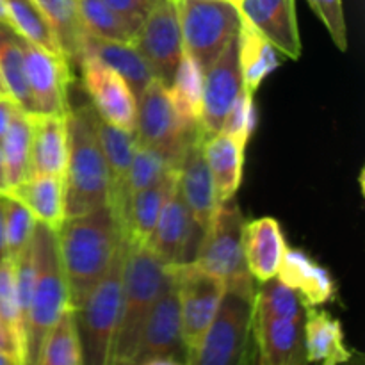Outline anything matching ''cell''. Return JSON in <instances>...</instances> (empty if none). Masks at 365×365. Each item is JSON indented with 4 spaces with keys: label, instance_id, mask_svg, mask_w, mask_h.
Here are the masks:
<instances>
[{
    "label": "cell",
    "instance_id": "6da1fadb",
    "mask_svg": "<svg viewBox=\"0 0 365 365\" xmlns=\"http://www.w3.org/2000/svg\"><path fill=\"white\" fill-rule=\"evenodd\" d=\"M121 242V232L107 205L64 220L57 230V246L71 309H78L102 282Z\"/></svg>",
    "mask_w": 365,
    "mask_h": 365
},
{
    "label": "cell",
    "instance_id": "7a4b0ae2",
    "mask_svg": "<svg viewBox=\"0 0 365 365\" xmlns=\"http://www.w3.org/2000/svg\"><path fill=\"white\" fill-rule=\"evenodd\" d=\"M173 278L168 267L146 246L125 242L120 312L109 365H132L143 327L160 292Z\"/></svg>",
    "mask_w": 365,
    "mask_h": 365
},
{
    "label": "cell",
    "instance_id": "3957f363",
    "mask_svg": "<svg viewBox=\"0 0 365 365\" xmlns=\"http://www.w3.org/2000/svg\"><path fill=\"white\" fill-rule=\"evenodd\" d=\"M93 118V107L66 113L68 163L63 175L66 217L93 212L109 202V173Z\"/></svg>",
    "mask_w": 365,
    "mask_h": 365
},
{
    "label": "cell",
    "instance_id": "277c9868",
    "mask_svg": "<svg viewBox=\"0 0 365 365\" xmlns=\"http://www.w3.org/2000/svg\"><path fill=\"white\" fill-rule=\"evenodd\" d=\"M32 250L36 269L25 319V364L38 365L43 339L63 310L70 307V298L57 246V232L36 221Z\"/></svg>",
    "mask_w": 365,
    "mask_h": 365
},
{
    "label": "cell",
    "instance_id": "5b68a950",
    "mask_svg": "<svg viewBox=\"0 0 365 365\" xmlns=\"http://www.w3.org/2000/svg\"><path fill=\"white\" fill-rule=\"evenodd\" d=\"M245 214L232 200L221 203L203 234L192 262L200 269L221 278L227 289L255 294V280L246 267L242 252Z\"/></svg>",
    "mask_w": 365,
    "mask_h": 365
},
{
    "label": "cell",
    "instance_id": "8992f818",
    "mask_svg": "<svg viewBox=\"0 0 365 365\" xmlns=\"http://www.w3.org/2000/svg\"><path fill=\"white\" fill-rule=\"evenodd\" d=\"M125 241L118 248L106 277L89 292L75 310L78 339H81L82 365H109L120 312L121 277H123Z\"/></svg>",
    "mask_w": 365,
    "mask_h": 365
},
{
    "label": "cell",
    "instance_id": "52a82bcc",
    "mask_svg": "<svg viewBox=\"0 0 365 365\" xmlns=\"http://www.w3.org/2000/svg\"><path fill=\"white\" fill-rule=\"evenodd\" d=\"M253 294L227 289L212 323L189 359V365H241L252 362Z\"/></svg>",
    "mask_w": 365,
    "mask_h": 365
},
{
    "label": "cell",
    "instance_id": "ba28073f",
    "mask_svg": "<svg viewBox=\"0 0 365 365\" xmlns=\"http://www.w3.org/2000/svg\"><path fill=\"white\" fill-rule=\"evenodd\" d=\"M184 52L203 71L239 34L242 16L230 0H177Z\"/></svg>",
    "mask_w": 365,
    "mask_h": 365
},
{
    "label": "cell",
    "instance_id": "9c48e42d",
    "mask_svg": "<svg viewBox=\"0 0 365 365\" xmlns=\"http://www.w3.org/2000/svg\"><path fill=\"white\" fill-rule=\"evenodd\" d=\"M200 128H189L175 110L168 95L166 86L153 78L138 96L135 110V143L166 157L175 168L180 164L182 155Z\"/></svg>",
    "mask_w": 365,
    "mask_h": 365
},
{
    "label": "cell",
    "instance_id": "30bf717a",
    "mask_svg": "<svg viewBox=\"0 0 365 365\" xmlns=\"http://www.w3.org/2000/svg\"><path fill=\"white\" fill-rule=\"evenodd\" d=\"M173 274L189 364V359L216 316L221 298L227 291V284L221 278L200 269L195 262L175 266Z\"/></svg>",
    "mask_w": 365,
    "mask_h": 365
},
{
    "label": "cell",
    "instance_id": "8fae6325",
    "mask_svg": "<svg viewBox=\"0 0 365 365\" xmlns=\"http://www.w3.org/2000/svg\"><path fill=\"white\" fill-rule=\"evenodd\" d=\"M187 364V348L180 323L175 274L166 285L143 327L132 365H180Z\"/></svg>",
    "mask_w": 365,
    "mask_h": 365
},
{
    "label": "cell",
    "instance_id": "7c38bea8",
    "mask_svg": "<svg viewBox=\"0 0 365 365\" xmlns=\"http://www.w3.org/2000/svg\"><path fill=\"white\" fill-rule=\"evenodd\" d=\"M153 77L168 86L184 56L177 0H159L132 38Z\"/></svg>",
    "mask_w": 365,
    "mask_h": 365
},
{
    "label": "cell",
    "instance_id": "4fadbf2b",
    "mask_svg": "<svg viewBox=\"0 0 365 365\" xmlns=\"http://www.w3.org/2000/svg\"><path fill=\"white\" fill-rule=\"evenodd\" d=\"M78 64L95 113L114 127L134 132L138 98L127 81L91 53H81Z\"/></svg>",
    "mask_w": 365,
    "mask_h": 365
},
{
    "label": "cell",
    "instance_id": "5bb4252c",
    "mask_svg": "<svg viewBox=\"0 0 365 365\" xmlns=\"http://www.w3.org/2000/svg\"><path fill=\"white\" fill-rule=\"evenodd\" d=\"M205 232L196 225L177 187L160 210L146 248L168 267L182 266L195 260Z\"/></svg>",
    "mask_w": 365,
    "mask_h": 365
},
{
    "label": "cell",
    "instance_id": "9a60e30c",
    "mask_svg": "<svg viewBox=\"0 0 365 365\" xmlns=\"http://www.w3.org/2000/svg\"><path fill=\"white\" fill-rule=\"evenodd\" d=\"M245 88L239 64V34L203 71L202 132L205 138L221 132L228 110Z\"/></svg>",
    "mask_w": 365,
    "mask_h": 365
},
{
    "label": "cell",
    "instance_id": "2e32d148",
    "mask_svg": "<svg viewBox=\"0 0 365 365\" xmlns=\"http://www.w3.org/2000/svg\"><path fill=\"white\" fill-rule=\"evenodd\" d=\"M18 38L24 52L25 75L36 114L64 116L68 113L66 86L70 63L66 57L48 52L24 36L18 34Z\"/></svg>",
    "mask_w": 365,
    "mask_h": 365
},
{
    "label": "cell",
    "instance_id": "e0dca14e",
    "mask_svg": "<svg viewBox=\"0 0 365 365\" xmlns=\"http://www.w3.org/2000/svg\"><path fill=\"white\" fill-rule=\"evenodd\" d=\"M93 121H95V130L98 135L100 146H102L103 157H106L107 173H109V202H107V207L113 212L118 228L121 232V237H123L128 202H130L128 171H130L132 157H134L138 143H135L134 132L123 130V128L107 123L96 113Z\"/></svg>",
    "mask_w": 365,
    "mask_h": 365
},
{
    "label": "cell",
    "instance_id": "ac0fdd59",
    "mask_svg": "<svg viewBox=\"0 0 365 365\" xmlns=\"http://www.w3.org/2000/svg\"><path fill=\"white\" fill-rule=\"evenodd\" d=\"M242 20L289 59L302 57L296 0H235Z\"/></svg>",
    "mask_w": 365,
    "mask_h": 365
},
{
    "label": "cell",
    "instance_id": "d6986e66",
    "mask_svg": "<svg viewBox=\"0 0 365 365\" xmlns=\"http://www.w3.org/2000/svg\"><path fill=\"white\" fill-rule=\"evenodd\" d=\"M205 139L207 138L203 134L196 135L187 145L177 168L178 191H180L192 220L203 232H207L217 207H220L216 202L214 182L210 177L209 166H207L205 153H203Z\"/></svg>",
    "mask_w": 365,
    "mask_h": 365
},
{
    "label": "cell",
    "instance_id": "ffe728a7",
    "mask_svg": "<svg viewBox=\"0 0 365 365\" xmlns=\"http://www.w3.org/2000/svg\"><path fill=\"white\" fill-rule=\"evenodd\" d=\"M305 314L285 319H253V348L264 365L305 364L303 348Z\"/></svg>",
    "mask_w": 365,
    "mask_h": 365
},
{
    "label": "cell",
    "instance_id": "44dd1931",
    "mask_svg": "<svg viewBox=\"0 0 365 365\" xmlns=\"http://www.w3.org/2000/svg\"><path fill=\"white\" fill-rule=\"evenodd\" d=\"M242 252L246 267L257 284L277 277L287 252L280 223L269 216L246 221L242 228Z\"/></svg>",
    "mask_w": 365,
    "mask_h": 365
},
{
    "label": "cell",
    "instance_id": "7402d4cb",
    "mask_svg": "<svg viewBox=\"0 0 365 365\" xmlns=\"http://www.w3.org/2000/svg\"><path fill=\"white\" fill-rule=\"evenodd\" d=\"M66 163V114L64 116H57V114H32L29 175H64Z\"/></svg>",
    "mask_w": 365,
    "mask_h": 365
},
{
    "label": "cell",
    "instance_id": "603a6c76",
    "mask_svg": "<svg viewBox=\"0 0 365 365\" xmlns=\"http://www.w3.org/2000/svg\"><path fill=\"white\" fill-rule=\"evenodd\" d=\"M245 152V143L225 132H217L203 143V153L214 182L217 205L234 200L235 192L241 187Z\"/></svg>",
    "mask_w": 365,
    "mask_h": 365
},
{
    "label": "cell",
    "instance_id": "cb8c5ba5",
    "mask_svg": "<svg viewBox=\"0 0 365 365\" xmlns=\"http://www.w3.org/2000/svg\"><path fill=\"white\" fill-rule=\"evenodd\" d=\"M7 192L20 200L36 221L52 230H59L66 220L63 175H29Z\"/></svg>",
    "mask_w": 365,
    "mask_h": 365
},
{
    "label": "cell",
    "instance_id": "d4e9b609",
    "mask_svg": "<svg viewBox=\"0 0 365 365\" xmlns=\"http://www.w3.org/2000/svg\"><path fill=\"white\" fill-rule=\"evenodd\" d=\"M305 362L337 365L351 360L341 323L317 307H305L303 319Z\"/></svg>",
    "mask_w": 365,
    "mask_h": 365
},
{
    "label": "cell",
    "instance_id": "484cf974",
    "mask_svg": "<svg viewBox=\"0 0 365 365\" xmlns=\"http://www.w3.org/2000/svg\"><path fill=\"white\" fill-rule=\"evenodd\" d=\"M277 278L294 289L305 307L324 305L335 294L330 273L299 250L287 248Z\"/></svg>",
    "mask_w": 365,
    "mask_h": 365
},
{
    "label": "cell",
    "instance_id": "4316f807",
    "mask_svg": "<svg viewBox=\"0 0 365 365\" xmlns=\"http://www.w3.org/2000/svg\"><path fill=\"white\" fill-rule=\"evenodd\" d=\"M84 52L91 53L103 64L118 71L130 86L135 98L155 78L145 57L139 53V50L130 41H113V39L96 38L86 31L81 43V53Z\"/></svg>",
    "mask_w": 365,
    "mask_h": 365
},
{
    "label": "cell",
    "instance_id": "83f0119b",
    "mask_svg": "<svg viewBox=\"0 0 365 365\" xmlns=\"http://www.w3.org/2000/svg\"><path fill=\"white\" fill-rule=\"evenodd\" d=\"M177 170H170L157 184L135 192L128 202L127 221H125L123 241L128 245L146 246L150 241L160 210L166 205L168 198L177 187Z\"/></svg>",
    "mask_w": 365,
    "mask_h": 365
},
{
    "label": "cell",
    "instance_id": "f1b7e54d",
    "mask_svg": "<svg viewBox=\"0 0 365 365\" xmlns=\"http://www.w3.org/2000/svg\"><path fill=\"white\" fill-rule=\"evenodd\" d=\"M166 89L180 120L189 128L202 130L203 70L191 56L184 52L177 71Z\"/></svg>",
    "mask_w": 365,
    "mask_h": 365
},
{
    "label": "cell",
    "instance_id": "f546056e",
    "mask_svg": "<svg viewBox=\"0 0 365 365\" xmlns=\"http://www.w3.org/2000/svg\"><path fill=\"white\" fill-rule=\"evenodd\" d=\"M0 78H2L7 96H11L14 103L24 113L36 114L34 102L29 91L27 75H25L20 38L13 25L4 24V21H0Z\"/></svg>",
    "mask_w": 365,
    "mask_h": 365
},
{
    "label": "cell",
    "instance_id": "4dcf8cb0",
    "mask_svg": "<svg viewBox=\"0 0 365 365\" xmlns=\"http://www.w3.org/2000/svg\"><path fill=\"white\" fill-rule=\"evenodd\" d=\"M239 64L245 88L253 95L266 77L280 66L278 50L245 20L239 31Z\"/></svg>",
    "mask_w": 365,
    "mask_h": 365
},
{
    "label": "cell",
    "instance_id": "1f68e13d",
    "mask_svg": "<svg viewBox=\"0 0 365 365\" xmlns=\"http://www.w3.org/2000/svg\"><path fill=\"white\" fill-rule=\"evenodd\" d=\"M38 365H82L81 339L71 307L64 309L46 331L39 348Z\"/></svg>",
    "mask_w": 365,
    "mask_h": 365
},
{
    "label": "cell",
    "instance_id": "d6a6232c",
    "mask_svg": "<svg viewBox=\"0 0 365 365\" xmlns=\"http://www.w3.org/2000/svg\"><path fill=\"white\" fill-rule=\"evenodd\" d=\"M31 132L32 114L24 113L21 109L11 120L6 134L0 139L2 150L4 171L9 189L24 180L29 175V159H31ZM7 189V191H9Z\"/></svg>",
    "mask_w": 365,
    "mask_h": 365
},
{
    "label": "cell",
    "instance_id": "836d02e7",
    "mask_svg": "<svg viewBox=\"0 0 365 365\" xmlns=\"http://www.w3.org/2000/svg\"><path fill=\"white\" fill-rule=\"evenodd\" d=\"M6 6L9 13V24L18 34L43 46L48 52L66 57L52 24L34 0H6Z\"/></svg>",
    "mask_w": 365,
    "mask_h": 365
},
{
    "label": "cell",
    "instance_id": "e575fe53",
    "mask_svg": "<svg viewBox=\"0 0 365 365\" xmlns=\"http://www.w3.org/2000/svg\"><path fill=\"white\" fill-rule=\"evenodd\" d=\"M305 314L294 289L285 285L277 277L259 284L253 294V319H285Z\"/></svg>",
    "mask_w": 365,
    "mask_h": 365
},
{
    "label": "cell",
    "instance_id": "d590c367",
    "mask_svg": "<svg viewBox=\"0 0 365 365\" xmlns=\"http://www.w3.org/2000/svg\"><path fill=\"white\" fill-rule=\"evenodd\" d=\"M52 24L68 63L78 61L86 29L78 18L75 0H34Z\"/></svg>",
    "mask_w": 365,
    "mask_h": 365
},
{
    "label": "cell",
    "instance_id": "8d00e7d4",
    "mask_svg": "<svg viewBox=\"0 0 365 365\" xmlns=\"http://www.w3.org/2000/svg\"><path fill=\"white\" fill-rule=\"evenodd\" d=\"M78 18L89 34L113 41H132L134 34L103 0H75Z\"/></svg>",
    "mask_w": 365,
    "mask_h": 365
},
{
    "label": "cell",
    "instance_id": "74e56055",
    "mask_svg": "<svg viewBox=\"0 0 365 365\" xmlns=\"http://www.w3.org/2000/svg\"><path fill=\"white\" fill-rule=\"evenodd\" d=\"M0 203H2L7 257H9V259H14V257L31 242L36 220L31 214V210H29L20 200L11 196L9 192L0 195Z\"/></svg>",
    "mask_w": 365,
    "mask_h": 365
},
{
    "label": "cell",
    "instance_id": "f35d334b",
    "mask_svg": "<svg viewBox=\"0 0 365 365\" xmlns=\"http://www.w3.org/2000/svg\"><path fill=\"white\" fill-rule=\"evenodd\" d=\"M170 170H177L166 157L145 146H135L128 171V195L132 196L150 185L157 184Z\"/></svg>",
    "mask_w": 365,
    "mask_h": 365
},
{
    "label": "cell",
    "instance_id": "ab89813d",
    "mask_svg": "<svg viewBox=\"0 0 365 365\" xmlns=\"http://www.w3.org/2000/svg\"><path fill=\"white\" fill-rule=\"evenodd\" d=\"M0 319L14 330L20 337L25 351V331L20 317L16 296V278H14V262L7 257L0 262Z\"/></svg>",
    "mask_w": 365,
    "mask_h": 365
},
{
    "label": "cell",
    "instance_id": "60d3db41",
    "mask_svg": "<svg viewBox=\"0 0 365 365\" xmlns=\"http://www.w3.org/2000/svg\"><path fill=\"white\" fill-rule=\"evenodd\" d=\"M253 127H255V106H253V93L242 88L239 93L237 100L234 102L232 109L228 110L225 123L221 127V132L230 134L248 145L250 138H252Z\"/></svg>",
    "mask_w": 365,
    "mask_h": 365
},
{
    "label": "cell",
    "instance_id": "b9f144b4",
    "mask_svg": "<svg viewBox=\"0 0 365 365\" xmlns=\"http://www.w3.org/2000/svg\"><path fill=\"white\" fill-rule=\"evenodd\" d=\"M314 13L319 16L324 27L328 29L331 36V41L335 43L341 52L348 50V29H346V16L342 0H307Z\"/></svg>",
    "mask_w": 365,
    "mask_h": 365
},
{
    "label": "cell",
    "instance_id": "7bdbcfd3",
    "mask_svg": "<svg viewBox=\"0 0 365 365\" xmlns=\"http://www.w3.org/2000/svg\"><path fill=\"white\" fill-rule=\"evenodd\" d=\"M103 2L125 21L132 34H135L139 25L145 21V18L157 6L159 0H103Z\"/></svg>",
    "mask_w": 365,
    "mask_h": 365
},
{
    "label": "cell",
    "instance_id": "ee69618b",
    "mask_svg": "<svg viewBox=\"0 0 365 365\" xmlns=\"http://www.w3.org/2000/svg\"><path fill=\"white\" fill-rule=\"evenodd\" d=\"M0 355L9 359L14 365L25 364V351L20 337L2 319H0Z\"/></svg>",
    "mask_w": 365,
    "mask_h": 365
},
{
    "label": "cell",
    "instance_id": "f6af8a7d",
    "mask_svg": "<svg viewBox=\"0 0 365 365\" xmlns=\"http://www.w3.org/2000/svg\"><path fill=\"white\" fill-rule=\"evenodd\" d=\"M18 109L20 107L14 103V100L11 96H0V139L6 134L7 127H9L11 120H13Z\"/></svg>",
    "mask_w": 365,
    "mask_h": 365
},
{
    "label": "cell",
    "instance_id": "bcb514c9",
    "mask_svg": "<svg viewBox=\"0 0 365 365\" xmlns=\"http://www.w3.org/2000/svg\"><path fill=\"white\" fill-rule=\"evenodd\" d=\"M6 259H7V245H6V232H4L2 203H0V262Z\"/></svg>",
    "mask_w": 365,
    "mask_h": 365
},
{
    "label": "cell",
    "instance_id": "7dc6e473",
    "mask_svg": "<svg viewBox=\"0 0 365 365\" xmlns=\"http://www.w3.org/2000/svg\"><path fill=\"white\" fill-rule=\"evenodd\" d=\"M9 185L6 180V171H4V159H2V150H0V195H6Z\"/></svg>",
    "mask_w": 365,
    "mask_h": 365
},
{
    "label": "cell",
    "instance_id": "c3c4849f",
    "mask_svg": "<svg viewBox=\"0 0 365 365\" xmlns=\"http://www.w3.org/2000/svg\"><path fill=\"white\" fill-rule=\"evenodd\" d=\"M0 21H4V24H9V13H7L6 0H0Z\"/></svg>",
    "mask_w": 365,
    "mask_h": 365
},
{
    "label": "cell",
    "instance_id": "681fc988",
    "mask_svg": "<svg viewBox=\"0 0 365 365\" xmlns=\"http://www.w3.org/2000/svg\"><path fill=\"white\" fill-rule=\"evenodd\" d=\"M0 365H14L9 359H6L4 355H0Z\"/></svg>",
    "mask_w": 365,
    "mask_h": 365
},
{
    "label": "cell",
    "instance_id": "f907efd6",
    "mask_svg": "<svg viewBox=\"0 0 365 365\" xmlns=\"http://www.w3.org/2000/svg\"><path fill=\"white\" fill-rule=\"evenodd\" d=\"M0 93H2V95H6V96H7V91H6V88H4L2 78H0Z\"/></svg>",
    "mask_w": 365,
    "mask_h": 365
},
{
    "label": "cell",
    "instance_id": "816d5d0a",
    "mask_svg": "<svg viewBox=\"0 0 365 365\" xmlns=\"http://www.w3.org/2000/svg\"><path fill=\"white\" fill-rule=\"evenodd\" d=\"M0 96H6V95H2V93H0Z\"/></svg>",
    "mask_w": 365,
    "mask_h": 365
},
{
    "label": "cell",
    "instance_id": "f5cc1de1",
    "mask_svg": "<svg viewBox=\"0 0 365 365\" xmlns=\"http://www.w3.org/2000/svg\"><path fill=\"white\" fill-rule=\"evenodd\" d=\"M230 2H235V0H230Z\"/></svg>",
    "mask_w": 365,
    "mask_h": 365
}]
</instances>
